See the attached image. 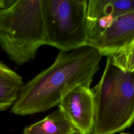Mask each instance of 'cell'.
Returning a JSON list of instances; mask_svg holds the SVG:
<instances>
[{
    "label": "cell",
    "mask_w": 134,
    "mask_h": 134,
    "mask_svg": "<svg viewBox=\"0 0 134 134\" xmlns=\"http://www.w3.org/2000/svg\"><path fill=\"white\" fill-rule=\"evenodd\" d=\"M134 11V0H90L86 12L87 25L109 15L117 17Z\"/></svg>",
    "instance_id": "obj_8"
},
{
    "label": "cell",
    "mask_w": 134,
    "mask_h": 134,
    "mask_svg": "<svg viewBox=\"0 0 134 134\" xmlns=\"http://www.w3.org/2000/svg\"><path fill=\"white\" fill-rule=\"evenodd\" d=\"M114 64L126 72L134 71V41L108 56Z\"/></svg>",
    "instance_id": "obj_10"
},
{
    "label": "cell",
    "mask_w": 134,
    "mask_h": 134,
    "mask_svg": "<svg viewBox=\"0 0 134 134\" xmlns=\"http://www.w3.org/2000/svg\"><path fill=\"white\" fill-rule=\"evenodd\" d=\"M41 1L45 44L64 52L86 46L88 1Z\"/></svg>",
    "instance_id": "obj_4"
},
{
    "label": "cell",
    "mask_w": 134,
    "mask_h": 134,
    "mask_svg": "<svg viewBox=\"0 0 134 134\" xmlns=\"http://www.w3.org/2000/svg\"><path fill=\"white\" fill-rule=\"evenodd\" d=\"M41 0H16L0 8V46L18 65L33 60L44 43Z\"/></svg>",
    "instance_id": "obj_3"
},
{
    "label": "cell",
    "mask_w": 134,
    "mask_h": 134,
    "mask_svg": "<svg viewBox=\"0 0 134 134\" xmlns=\"http://www.w3.org/2000/svg\"><path fill=\"white\" fill-rule=\"evenodd\" d=\"M102 57L87 45L69 53L60 51L50 66L23 86L11 111L20 116L44 112L58 106L75 87H90Z\"/></svg>",
    "instance_id": "obj_1"
},
{
    "label": "cell",
    "mask_w": 134,
    "mask_h": 134,
    "mask_svg": "<svg viewBox=\"0 0 134 134\" xmlns=\"http://www.w3.org/2000/svg\"><path fill=\"white\" fill-rule=\"evenodd\" d=\"M134 41V11L115 18L100 35L87 42L102 56L108 57Z\"/></svg>",
    "instance_id": "obj_6"
},
{
    "label": "cell",
    "mask_w": 134,
    "mask_h": 134,
    "mask_svg": "<svg viewBox=\"0 0 134 134\" xmlns=\"http://www.w3.org/2000/svg\"><path fill=\"white\" fill-rule=\"evenodd\" d=\"M119 134H131V133H125V132H120Z\"/></svg>",
    "instance_id": "obj_11"
},
{
    "label": "cell",
    "mask_w": 134,
    "mask_h": 134,
    "mask_svg": "<svg viewBox=\"0 0 134 134\" xmlns=\"http://www.w3.org/2000/svg\"><path fill=\"white\" fill-rule=\"evenodd\" d=\"M24 134H76V130L58 108L43 119L25 128Z\"/></svg>",
    "instance_id": "obj_7"
},
{
    "label": "cell",
    "mask_w": 134,
    "mask_h": 134,
    "mask_svg": "<svg viewBox=\"0 0 134 134\" xmlns=\"http://www.w3.org/2000/svg\"><path fill=\"white\" fill-rule=\"evenodd\" d=\"M78 134H92L94 123V104L90 87L78 86L61 99L58 105Z\"/></svg>",
    "instance_id": "obj_5"
},
{
    "label": "cell",
    "mask_w": 134,
    "mask_h": 134,
    "mask_svg": "<svg viewBox=\"0 0 134 134\" xmlns=\"http://www.w3.org/2000/svg\"><path fill=\"white\" fill-rule=\"evenodd\" d=\"M23 85L21 76L0 62V111L14 105Z\"/></svg>",
    "instance_id": "obj_9"
},
{
    "label": "cell",
    "mask_w": 134,
    "mask_h": 134,
    "mask_svg": "<svg viewBox=\"0 0 134 134\" xmlns=\"http://www.w3.org/2000/svg\"><path fill=\"white\" fill-rule=\"evenodd\" d=\"M99 82L91 89L94 115L92 134H115L134 122V71H122L109 57Z\"/></svg>",
    "instance_id": "obj_2"
}]
</instances>
